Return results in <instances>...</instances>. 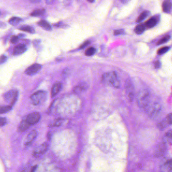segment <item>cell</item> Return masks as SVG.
<instances>
[{"label": "cell", "instance_id": "1", "mask_svg": "<svg viewBox=\"0 0 172 172\" xmlns=\"http://www.w3.org/2000/svg\"><path fill=\"white\" fill-rule=\"evenodd\" d=\"M102 82L105 85L113 86L115 88H119L120 86V82L114 71L104 73L102 77Z\"/></svg>", "mask_w": 172, "mask_h": 172}, {"label": "cell", "instance_id": "2", "mask_svg": "<svg viewBox=\"0 0 172 172\" xmlns=\"http://www.w3.org/2000/svg\"><path fill=\"white\" fill-rule=\"evenodd\" d=\"M150 101V93L146 90L140 91L137 96L138 105L141 108L148 107Z\"/></svg>", "mask_w": 172, "mask_h": 172}, {"label": "cell", "instance_id": "3", "mask_svg": "<svg viewBox=\"0 0 172 172\" xmlns=\"http://www.w3.org/2000/svg\"><path fill=\"white\" fill-rule=\"evenodd\" d=\"M19 97V92L17 90H11L5 94V101L9 105L13 106L17 101Z\"/></svg>", "mask_w": 172, "mask_h": 172}, {"label": "cell", "instance_id": "4", "mask_svg": "<svg viewBox=\"0 0 172 172\" xmlns=\"http://www.w3.org/2000/svg\"><path fill=\"white\" fill-rule=\"evenodd\" d=\"M46 96V93L44 91H38L30 97V100L33 105H38L44 101Z\"/></svg>", "mask_w": 172, "mask_h": 172}, {"label": "cell", "instance_id": "5", "mask_svg": "<svg viewBox=\"0 0 172 172\" xmlns=\"http://www.w3.org/2000/svg\"><path fill=\"white\" fill-rule=\"evenodd\" d=\"M161 107L159 103H154L151 104L148 108V114L151 118H155L161 113Z\"/></svg>", "mask_w": 172, "mask_h": 172}, {"label": "cell", "instance_id": "6", "mask_svg": "<svg viewBox=\"0 0 172 172\" xmlns=\"http://www.w3.org/2000/svg\"><path fill=\"white\" fill-rule=\"evenodd\" d=\"M48 144L47 143H43L40 145L39 146L37 147L33 151L32 153L33 156L35 157H40L44 153H45L48 151Z\"/></svg>", "mask_w": 172, "mask_h": 172}, {"label": "cell", "instance_id": "7", "mask_svg": "<svg viewBox=\"0 0 172 172\" xmlns=\"http://www.w3.org/2000/svg\"><path fill=\"white\" fill-rule=\"evenodd\" d=\"M30 125H32L38 122L40 119V115L38 112H33L25 118Z\"/></svg>", "mask_w": 172, "mask_h": 172}, {"label": "cell", "instance_id": "8", "mask_svg": "<svg viewBox=\"0 0 172 172\" xmlns=\"http://www.w3.org/2000/svg\"><path fill=\"white\" fill-rule=\"evenodd\" d=\"M42 67V65L38 64H35L31 65L26 69L25 73L28 75H33L36 74L37 73L40 71Z\"/></svg>", "mask_w": 172, "mask_h": 172}, {"label": "cell", "instance_id": "9", "mask_svg": "<svg viewBox=\"0 0 172 172\" xmlns=\"http://www.w3.org/2000/svg\"><path fill=\"white\" fill-rule=\"evenodd\" d=\"M125 88L127 93L128 97L129 98L130 101H132L134 100V86L131 82L128 80L125 83Z\"/></svg>", "mask_w": 172, "mask_h": 172}, {"label": "cell", "instance_id": "10", "mask_svg": "<svg viewBox=\"0 0 172 172\" xmlns=\"http://www.w3.org/2000/svg\"><path fill=\"white\" fill-rule=\"evenodd\" d=\"M159 20V16L158 15H155V16L151 17L145 23V26L148 28H153L155 27Z\"/></svg>", "mask_w": 172, "mask_h": 172}, {"label": "cell", "instance_id": "11", "mask_svg": "<svg viewBox=\"0 0 172 172\" xmlns=\"http://www.w3.org/2000/svg\"><path fill=\"white\" fill-rule=\"evenodd\" d=\"M37 136V132L36 130H33L31 131L29 134H28V136H27L26 139L25 140L24 144L26 146H29L32 143L34 140L36 138Z\"/></svg>", "mask_w": 172, "mask_h": 172}, {"label": "cell", "instance_id": "12", "mask_svg": "<svg viewBox=\"0 0 172 172\" xmlns=\"http://www.w3.org/2000/svg\"><path fill=\"white\" fill-rule=\"evenodd\" d=\"M27 50V47L24 44H20L13 49V54L14 56H18L23 54Z\"/></svg>", "mask_w": 172, "mask_h": 172}, {"label": "cell", "instance_id": "13", "mask_svg": "<svg viewBox=\"0 0 172 172\" xmlns=\"http://www.w3.org/2000/svg\"><path fill=\"white\" fill-rule=\"evenodd\" d=\"M172 8V3L170 0H165L162 4V9L163 12L170 13Z\"/></svg>", "mask_w": 172, "mask_h": 172}, {"label": "cell", "instance_id": "14", "mask_svg": "<svg viewBox=\"0 0 172 172\" xmlns=\"http://www.w3.org/2000/svg\"><path fill=\"white\" fill-rule=\"evenodd\" d=\"M62 88V84L58 82L54 84L52 88V91H51L52 97L56 96L58 93L60 92Z\"/></svg>", "mask_w": 172, "mask_h": 172}, {"label": "cell", "instance_id": "15", "mask_svg": "<svg viewBox=\"0 0 172 172\" xmlns=\"http://www.w3.org/2000/svg\"><path fill=\"white\" fill-rule=\"evenodd\" d=\"M30 125L29 123L26 121L25 118H24L20 124L19 126L18 127V130L20 132H23L28 129L30 127Z\"/></svg>", "mask_w": 172, "mask_h": 172}, {"label": "cell", "instance_id": "16", "mask_svg": "<svg viewBox=\"0 0 172 172\" xmlns=\"http://www.w3.org/2000/svg\"><path fill=\"white\" fill-rule=\"evenodd\" d=\"M88 87V86L86 83H82V84L79 85L78 86H76L73 91L75 93H77V94L81 93L85 91L87 89Z\"/></svg>", "mask_w": 172, "mask_h": 172}, {"label": "cell", "instance_id": "17", "mask_svg": "<svg viewBox=\"0 0 172 172\" xmlns=\"http://www.w3.org/2000/svg\"><path fill=\"white\" fill-rule=\"evenodd\" d=\"M150 15V12L148 11H144L140 14L139 17L136 20V22L138 23H141L143 21L144 19H146V18Z\"/></svg>", "mask_w": 172, "mask_h": 172}, {"label": "cell", "instance_id": "18", "mask_svg": "<svg viewBox=\"0 0 172 172\" xmlns=\"http://www.w3.org/2000/svg\"><path fill=\"white\" fill-rule=\"evenodd\" d=\"M38 25L47 31H50L52 30V27L50 26V23L45 20H41L38 22Z\"/></svg>", "mask_w": 172, "mask_h": 172}, {"label": "cell", "instance_id": "19", "mask_svg": "<svg viewBox=\"0 0 172 172\" xmlns=\"http://www.w3.org/2000/svg\"><path fill=\"white\" fill-rule=\"evenodd\" d=\"M146 27L145 26L144 24H140L136 26L134 29V32L137 34H142V33L144 32L146 30Z\"/></svg>", "mask_w": 172, "mask_h": 172}, {"label": "cell", "instance_id": "20", "mask_svg": "<svg viewBox=\"0 0 172 172\" xmlns=\"http://www.w3.org/2000/svg\"><path fill=\"white\" fill-rule=\"evenodd\" d=\"M19 29L25 32L30 33H34L35 32V30L34 28L28 25H23L21 26Z\"/></svg>", "mask_w": 172, "mask_h": 172}, {"label": "cell", "instance_id": "21", "mask_svg": "<svg viewBox=\"0 0 172 172\" xmlns=\"http://www.w3.org/2000/svg\"><path fill=\"white\" fill-rule=\"evenodd\" d=\"M45 9H37V10H36L33 11L32 13H31V16H34V17L40 16L43 15L45 13Z\"/></svg>", "mask_w": 172, "mask_h": 172}, {"label": "cell", "instance_id": "22", "mask_svg": "<svg viewBox=\"0 0 172 172\" xmlns=\"http://www.w3.org/2000/svg\"><path fill=\"white\" fill-rule=\"evenodd\" d=\"M12 109V106L10 105L0 107V114H4L10 111Z\"/></svg>", "mask_w": 172, "mask_h": 172}, {"label": "cell", "instance_id": "23", "mask_svg": "<svg viewBox=\"0 0 172 172\" xmlns=\"http://www.w3.org/2000/svg\"><path fill=\"white\" fill-rule=\"evenodd\" d=\"M21 21V19L20 18L14 17L11 18V19L9 20V22L10 24L15 26V25H17L19 24Z\"/></svg>", "mask_w": 172, "mask_h": 172}, {"label": "cell", "instance_id": "24", "mask_svg": "<svg viewBox=\"0 0 172 172\" xmlns=\"http://www.w3.org/2000/svg\"><path fill=\"white\" fill-rule=\"evenodd\" d=\"M96 50L95 48L91 47L86 50L85 54L87 56H92L96 53Z\"/></svg>", "mask_w": 172, "mask_h": 172}, {"label": "cell", "instance_id": "25", "mask_svg": "<svg viewBox=\"0 0 172 172\" xmlns=\"http://www.w3.org/2000/svg\"><path fill=\"white\" fill-rule=\"evenodd\" d=\"M170 38H171V37L170 35H166L165 36L163 37L159 41H158L157 43V45H161L163 43L167 42L170 40Z\"/></svg>", "mask_w": 172, "mask_h": 172}, {"label": "cell", "instance_id": "26", "mask_svg": "<svg viewBox=\"0 0 172 172\" xmlns=\"http://www.w3.org/2000/svg\"><path fill=\"white\" fill-rule=\"evenodd\" d=\"M169 50V48L168 46L163 47V48H160V49L158 50L157 54H159V55L163 54H165L167 52H168Z\"/></svg>", "mask_w": 172, "mask_h": 172}, {"label": "cell", "instance_id": "27", "mask_svg": "<svg viewBox=\"0 0 172 172\" xmlns=\"http://www.w3.org/2000/svg\"><path fill=\"white\" fill-rule=\"evenodd\" d=\"M165 138L167 140H172V130H170L166 132Z\"/></svg>", "mask_w": 172, "mask_h": 172}, {"label": "cell", "instance_id": "28", "mask_svg": "<svg viewBox=\"0 0 172 172\" xmlns=\"http://www.w3.org/2000/svg\"><path fill=\"white\" fill-rule=\"evenodd\" d=\"M165 120L166 121L167 123H168V124H172V113L169 114L168 116H167Z\"/></svg>", "mask_w": 172, "mask_h": 172}, {"label": "cell", "instance_id": "29", "mask_svg": "<svg viewBox=\"0 0 172 172\" xmlns=\"http://www.w3.org/2000/svg\"><path fill=\"white\" fill-rule=\"evenodd\" d=\"M7 120L5 117H0V126H3L6 124Z\"/></svg>", "mask_w": 172, "mask_h": 172}, {"label": "cell", "instance_id": "30", "mask_svg": "<svg viewBox=\"0 0 172 172\" xmlns=\"http://www.w3.org/2000/svg\"><path fill=\"white\" fill-rule=\"evenodd\" d=\"M62 119H58L56 121H55L54 122L52 123V126H60L62 124Z\"/></svg>", "mask_w": 172, "mask_h": 172}, {"label": "cell", "instance_id": "31", "mask_svg": "<svg viewBox=\"0 0 172 172\" xmlns=\"http://www.w3.org/2000/svg\"><path fill=\"white\" fill-rule=\"evenodd\" d=\"M125 33L124 30L123 29H118L114 31V34L115 35L124 34Z\"/></svg>", "mask_w": 172, "mask_h": 172}, {"label": "cell", "instance_id": "32", "mask_svg": "<svg viewBox=\"0 0 172 172\" xmlns=\"http://www.w3.org/2000/svg\"><path fill=\"white\" fill-rule=\"evenodd\" d=\"M8 58L5 55H2L0 56V65H2L7 60Z\"/></svg>", "mask_w": 172, "mask_h": 172}, {"label": "cell", "instance_id": "33", "mask_svg": "<svg viewBox=\"0 0 172 172\" xmlns=\"http://www.w3.org/2000/svg\"><path fill=\"white\" fill-rule=\"evenodd\" d=\"M19 36H13L12 37L11 39V42L12 43H16L17 42L19 39Z\"/></svg>", "mask_w": 172, "mask_h": 172}, {"label": "cell", "instance_id": "34", "mask_svg": "<svg viewBox=\"0 0 172 172\" xmlns=\"http://www.w3.org/2000/svg\"><path fill=\"white\" fill-rule=\"evenodd\" d=\"M90 44V41H86L84 42V43H83L82 45H81L80 46V49H83L84 48L86 47L87 46H88Z\"/></svg>", "mask_w": 172, "mask_h": 172}, {"label": "cell", "instance_id": "35", "mask_svg": "<svg viewBox=\"0 0 172 172\" xmlns=\"http://www.w3.org/2000/svg\"><path fill=\"white\" fill-rule=\"evenodd\" d=\"M155 67L156 69H159L161 67V63L159 61H157L155 63Z\"/></svg>", "mask_w": 172, "mask_h": 172}, {"label": "cell", "instance_id": "36", "mask_svg": "<svg viewBox=\"0 0 172 172\" xmlns=\"http://www.w3.org/2000/svg\"><path fill=\"white\" fill-rule=\"evenodd\" d=\"M55 0H45V2L48 5L52 4Z\"/></svg>", "mask_w": 172, "mask_h": 172}, {"label": "cell", "instance_id": "37", "mask_svg": "<svg viewBox=\"0 0 172 172\" xmlns=\"http://www.w3.org/2000/svg\"><path fill=\"white\" fill-rule=\"evenodd\" d=\"M166 165H168L169 167H172V159L167 161V163H166Z\"/></svg>", "mask_w": 172, "mask_h": 172}, {"label": "cell", "instance_id": "38", "mask_svg": "<svg viewBox=\"0 0 172 172\" xmlns=\"http://www.w3.org/2000/svg\"><path fill=\"white\" fill-rule=\"evenodd\" d=\"M6 26V25L2 22L0 21V28H5Z\"/></svg>", "mask_w": 172, "mask_h": 172}, {"label": "cell", "instance_id": "39", "mask_svg": "<svg viewBox=\"0 0 172 172\" xmlns=\"http://www.w3.org/2000/svg\"><path fill=\"white\" fill-rule=\"evenodd\" d=\"M121 2L124 4H126L129 3L130 0H120Z\"/></svg>", "mask_w": 172, "mask_h": 172}, {"label": "cell", "instance_id": "40", "mask_svg": "<svg viewBox=\"0 0 172 172\" xmlns=\"http://www.w3.org/2000/svg\"><path fill=\"white\" fill-rule=\"evenodd\" d=\"M37 167V166H34V167H33L32 169H31V170L30 172H35L36 170Z\"/></svg>", "mask_w": 172, "mask_h": 172}, {"label": "cell", "instance_id": "41", "mask_svg": "<svg viewBox=\"0 0 172 172\" xmlns=\"http://www.w3.org/2000/svg\"><path fill=\"white\" fill-rule=\"evenodd\" d=\"M32 3H38L40 1V0H29Z\"/></svg>", "mask_w": 172, "mask_h": 172}, {"label": "cell", "instance_id": "42", "mask_svg": "<svg viewBox=\"0 0 172 172\" xmlns=\"http://www.w3.org/2000/svg\"><path fill=\"white\" fill-rule=\"evenodd\" d=\"M87 1L90 3H94L95 2V0H87Z\"/></svg>", "mask_w": 172, "mask_h": 172}, {"label": "cell", "instance_id": "43", "mask_svg": "<svg viewBox=\"0 0 172 172\" xmlns=\"http://www.w3.org/2000/svg\"><path fill=\"white\" fill-rule=\"evenodd\" d=\"M172 172V169H171V170H170V172Z\"/></svg>", "mask_w": 172, "mask_h": 172}]
</instances>
